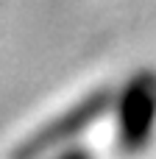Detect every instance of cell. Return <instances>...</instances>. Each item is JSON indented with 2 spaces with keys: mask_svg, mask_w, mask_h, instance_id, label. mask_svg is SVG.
Instances as JSON below:
<instances>
[{
  "mask_svg": "<svg viewBox=\"0 0 156 159\" xmlns=\"http://www.w3.org/2000/svg\"><path fill=\"white\" fill-rule=\"evenodd\" d=\"M112 103H114V95H112L109 89H95V92H89V95L81 98L70 112L59 115L53 123L36 129L33 134H28V137L11 151V159H39V157H45L47 151H53V148H59V145L75 140V137H78L81 131H87L98 117H103V115L112 109Z\"/></svg>",
  "mask_w": 156,
  "mask_h": 159,
  "instance_id": "6da1fadb",
  "label": "cell"
},
{
  "mask_svg": "<svg viewBox=\"0 0 156 159\" xmlns=\"http://www.w3.org/2000/svg\"><path fill=\"white\" fill-rule=\"evenodd\" d=\"M117 106V140L120 148L134 154L142 151L156 129V73H137L114 101Z\"/></svg>",
  "mask_w": 156,
  "mask_h": 159,
  "instance_id": "7a4b0ae2",
  "label": "cell"
},
{
  "mask_svg": "<svg viewBox=\"0 0 156 159\" xmlns=\"http://www.w3.org/2000/svg\"><path fill=\"white\" fill-rule=\"evenodd\" d=\"M53 159H92V151H87V148H81V145H73V148L61 151L59 157H53Z\"/></svg>",
  "mask_w": 156,
  "mask_h": 159,
  "instance_id": "3957f363",
  "label": "cell"
}]
</instances>
